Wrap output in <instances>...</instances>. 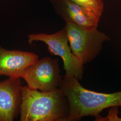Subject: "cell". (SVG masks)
Wrapping results in <instances>:
<instances>
[{"instance_id": "6da1fadb", "label": "cell", "mask_w": 121, "mask_h": 121, "mask_svg": "<svg viewBox=\"0 0 121 121\" xmlns=\"http://www.w3.org/2000/svg\"><path fill=\"white\" fill-rule=\"evenodd\" d=\"M59 88L68 101L66 121H76L86 116L96 118L104 109L121 107V91L104 93L89 90L82 86L75 77L64 76Z\"/></svg>"}, {"instance_id": "7a4b0ae2", "label": "cell", "mask_w": 121, "mask_h": 121, "mask_svg": "<svg viewBox=\"0 0 121 121\" xmlns=\"http://www.w3.org/2000/svg\"><path fill=\"white\" fill-rule=\"evenodd\" d=\"M21 121H66L68 101L59 88L50 92L21 86Z\"/></svg>"}, {"instance_id": "3957f363", "label": "cell", "mask_w": 121, "mask_h": 121, "mask_svg": "<svg viewBox=\"0 0 121 121\" xmlns=\"http://www.w3.org/2000/svg\"><path fill=\"white\" fill-rule=\"evenodd\" d=\"M65 28L72 52L83 64L94 60L104 42L109 40L108 36L97 27H85L66 22Z\"/></svg>"}, {"instance_id": "277c9868", "label": "cell", "mask_w": 121, "mask_h": 121, "mask_svg": "<svg viewBox=\"0 0 121 121\" xmlns=\"http://www.w3.org/2000/svg\"><path fill=\"white\" fill-rule=\"evenodd\" d=\"M43 42L47 45L48 51L52 55L60 56L64 63L65 76H73L81 79L83 73V64L72 53L69 46L65 27L52 34L43 33L30 34L28 42Z\"/></svg>"}, {"instance_id": "5b68a950", "label": "cell", "mask_w": 121, "mask_h": 121, "mask_svg": "<svg viewBox=\"0 0 121 121\" xmlns=\"http://www.w3.org/2000/svg\"><path fill=\"white\" fill-rule=\"evenodd\" d=\"M21 78L31 89L55 91L59 88L62 80L58 60L50 57L38 59L25 70Z\"/></svg>"}, {"instance_id": "8992f818", "label": "cell", "mask_w": 121, "mask_h": 121, "mask_svg": "<svg viewBox=\"0 0 121 121\" xmlns=\"http://www.w3.org/2000/svg\"><path fill=\"white\" fill-rule=\"evenodd\" d=\"M20 78L0 81V121H12L20 113L22 102Z\"/></svg>"}, {"instance_id": "52a82bcc", "label": "cell", "mask_w": 121, "mask_h": 121, "mask_svg": "<svg viewBox=\"0 0 121 121\" xmlns=\"http://www.w3.org/2000/svg\"><path fill=\"white\" fill-rule=\"evenodd\" d=\"M56 13L65 22L85 27H97L100 17L69 0H50Z\"/></svg>"}, {"instance_id": "ba28073f", "label": "cell", "mask_w": 121, "mask_h": 121, "mask_svg": "<svg viewBox=\"0 0 121 121\" xmlns=\"http://www.w3.org/2000/svg\"><path fill=\"white\" fill-rule=\"evenodd\" d=\"M38 59L34 53L9 50L0 46V75L21 78L25 70Z\"/></svg>"}, {"instance_id": "9c48e42d", "label": "cell", "mask_w": 121, "mask_h": 121, "mask_svg": "<svg viewBox=\"0 0 121 121\" xmlns=\"http://www.w3.org/2000/svg\"><path fill=\"white\" fill-rule=\"evenodd\" d=\"M87 9L101 17L104 11V4L102 0H69Z\"/></svg>"}, {"instance_id": "30bf717a", "label": "cell", "mask_w": 121, "mask_h": 121, "mask_svg": "<svg viewBox=\"0 0 121 121\" xmlns=\"http://www.w3.org/2000/svg\"><path fill=\"white\" fill-rule=\"evenodd\" d=\"M108 111V115L106 117H97L95 121H121V118L118 117V111L117 107H112Z\"/></svg>"}]
</instances>
